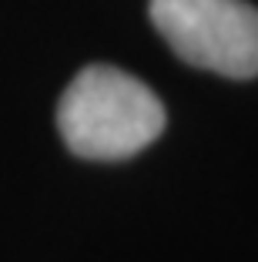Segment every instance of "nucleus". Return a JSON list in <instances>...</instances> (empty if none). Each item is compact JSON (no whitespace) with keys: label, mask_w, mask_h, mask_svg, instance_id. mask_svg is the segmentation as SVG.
I'll return each mask as SVG.
<instances>
[{"label":"nucleus","mask_w":258,"mask_h":262,"mask_svg":"<svg viewBox=\"0 0 258 262\" xmlns=\"http://www.w3.org/2000/svg\"><path fill=\"white\" fill-rule=\"evenodd\" d=\"M161 98L128 71L91 64L67 84L57 104V131L77 158L124 162L165 131Z\"/></svg>","instance_id":"nucleus-1"},{"label":"nucleus","mask_w":258,"mask_h":262,"mask_svg":"<svg viewBox=\"0 0 258 262\" xmlns=\"http://www.w3.org/2000/svg\"><path fill=\"white\" fill-rule=\"evenodd\" d=\"M151 24L184 64L248 81L258 77V7L248 0H151Z\"/></svg>","instance_id":"nucleus-2"}]
</instances>
